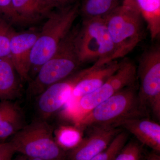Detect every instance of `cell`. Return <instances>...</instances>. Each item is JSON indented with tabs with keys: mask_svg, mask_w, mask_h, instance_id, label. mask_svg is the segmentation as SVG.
I'll return each mask as SVG.
<instances>
[{
	"mask_svg": "<svg viewBox=\"0 0 160 160\" xmlns=\"http://www.w3.org/2000/svg\"><path fill=\"white\" fill-rule=\"evenodd\" d=\"M80 5L77 2L51 11L47 16V20L32 50L30 79L31 77L35 76L41 66L54 54L60 43L71 30L79 14Z\"/></svg>",
	"mask_w": 160,
	"mask_h": 160,
	"instance_id": "obj_1",
	"label": "cell"
},
{
	"mask_svg": "<svg viewBox=\"0 0 160 160\" xmlns=\"http://www.w3.org/2000/svg\"><path fill=\"white\" fill-rule=\"evenodd\" d=\"M78 28H72L54 54L30 80L27 91L29 98L37 97L49 86L66 79L78 71L82 65L75 43Z\"/></svg>",
	"mask_w": 160,
	"mask_h": 160,
	"instance_id": "obj_2",
	"label": "cell"
},
{
	"mask_svg": "<svg viewBox=\"0 0 160 160\" xmlns=\"http://www.w3.org/2000/svg\"><path fill=\"white\" fill-rule=\"evenodd\" d=\"M149 113L138 95L136 85L114 93L86 114L77 127L82 130L96 125H115L127 119L148 117Z\"/></svg>",
	"mask_w": 160,
	"mask_h": 160,
	"instance_id": "obj_3",
	"label": "cell"
},
{
	"mask_svg": "<svg viewBox=\"0 0 160 160\" xmlns=\"http://www.w3.org/2000/svg\"><path fill=\"white\" fill-rule=\"evenodd\" d=\"M103 18L114 45L112 61L126 56L142 41L143 19L135 0L122 1Z\"/></svg>",
	"mask_w": 160,
	"mask_h": 160,
	"instance_id": "obj_4",
	"label": "cell"
},
{
	"mask_svg": "<svg viewBox=\"0 0 160 160\" xmlns=\"http://www.w3.org/2000/svg\"><path fill=\"white\" fill-rule=\"evenodd\" d=\"M54 129L46 120L39 119L26 125L10 141L16 152L27 158L66 160V152L55 140Z\"/></svg>",
	"mask_w": 160,
	"mask_h": 160,
	"instance_id": "obj_5",
	"label": "cell"
},
{
	"mask_svg": "<svg viewBox=\"0 0 160 160\" xmlns=\"http://www.w3.org/2000/svg\"><path fill=\"white\" fill-rule=\"evenodd\" d=\"M75 43L82 65L93 62L100 66L112 61L114 45L103 18L83 20Z\"/></svg>",
	"mask_w": 160,
	"mask_h": 160,
	"instance_id": "obj_6",
	"label": "cell"
},
{
	"mask_svg": "<svg viewBox=\"0 0 160 160\" xmlns=\"http://www.w3.org/2000/svg\"><path fill=\"white\" fill-rule=\"evenodd\" d=\"M138 95L149 114L160 120V47L152 46L141 55L137 67Z\"/></svg>",
	"mask_w": 160,
	"mask_h": 160,
	"instance_id": "obj_7",
	"label": "cell"
},
{
	"mask_svg": "<svg viewBox=\"0 0 160 160\" xmlns=\"http://www.w3.org/2000/svg\"><path fill=\"white\" fill-rule=\"evenodd\" d=\"M93 66L76 72L66 79L49 86L37 97V108L40 119L46 120L61 110L71 95L72 89Z\"/></svg>",
	"mask_w": 160,
	"mask_h": 160,
	"instance_id": "obj_8",
	"label": "cell"
},
{
	"mask_svg": "<svg viewBox=\"0 0 160 160\" xmlns=\"http://www.w3.org/2000/svg\"><path fill=\"white\" fill-rule=\"evenodd\" d=\"M77 147L66 152L67 160H90L106 149L122 129L111 125H96Z\"/></svg>",
	"mask_w": 160,
	"mask_h": 160,
	"instance_id": "obj_9",
	"label": "cell"
},
{
	"mask_svg": "<svg viewBox=\"0 0 160 160\" xmlns=\"http://www.w3.org/2000/svg\"><path fill=\"white\" fill-rule=\"evenodd\" d=\"M39 32L33 30L15 32L9 44L10 57L20 79H30V56Z\"/></svg>",
	"mask_w": 160,
	"mask_h": 160,
	"instance_id": "obj_10",
	"label": "cell"
},
{
	"mask_svg": "<svg viewBox=\"0 0 160 160\" xmlns=\"http://www.w3.org/2000/svg\"><path fill=\"white\" fill-rule=\"evenodd\" d=\"M122 62L116 60L98 66L94 65L91 71L85 75L76 83L66 105H71L85 95L96 90L103 85L121 66Z\"/></svg>",
	"mask_w": 160,
	"mask_h": 160,
	"instance_id": "obj_11",
	"label": "cell"
},
{
	"mask_svg": "<svg viewBox=\"0 0 160 160\" xmlns=\"http://www.w3.org/2000/svg\"><path fill=\"white\" fill-rule=\"evenodd\" d=\"M115 127L123 128L136 138L139 142L153 152H160V125L148 117L132 118L121 121Z\"/></svg>",
	"mask_w": 160,
	"mask_h": 160,
	"instance_id": "obj_12",
	"label": "cell"
},
{
	"mask_svg": "<svg viewBox=\"0 0 160 160\" xmlns=\"http://www.w3.org/2000/svg\"><path fill=\"white\" fill-rule=\"evenodd\" d=\"M24 114L17 104L9 100L0 102V140L13 136L25 126Z\"/></svg>",
	"mask_w": 160,
	"mask_h": 160,
	"instance_id": "obj_13",
	"label": "cell"
},
{
	"mask_svg": "<svg viewBox=\"0 0 160 160\" xmlns=\"http://www.w3.org/2000/svg\"><path fill=\"white\" fill-rule=\"evenodd\" d=\"M10 56L0 58V99L12 100L18 97L20 83Z\"/></svg>",
	"mask_w": 160,
	"mask_h": 160,
	"instance_id": "obj_14",
	"label": "cell"
},
{
	"mask_svg": "<svg viewBox=\"0 0 160 160\" xmlns=\"http://www.w3.org/2000/svg\"><path fill=\"white\" fill-rule=\"evenodd\" d=\"M13 8L25 24L47 17L51 12L44 0H12Z\"/></svg>",
	"mask_w": 160,
	"mask_h": 160,
	"instance_id": "obj_15",
	"label": "cell"
},
{
	"mask_svg": "<svg viewBox=\"0 0 160 160\" xmlns=\"http://www.w3.org/2000/svg\"><path fill=\"white\" fill-rule=\"evenodd\" d=\"M152 40L160 35V0H135Z\"/></svg>",
	"mask_w": 160,
	"mask_h": 160,
	"instance_id": "obj_16",
	"label": "cell"
},
{
	"mask_svg": "<svg viewBox=\"0 0 160 160\" xmlns=\"http://www.w3.org/2000/svg\"><path fill=\"white\" fill-rule=\"evenodd\" d=\"M122 0H82L79 14L83 20L104 18L122 4Z\"/></svg>",
	"mask_w": 160,
	"mask_h": 160,
	"instance_id": "obj_17",
	"label": "cell"
},
{
	"mask_svg": "<svg viewBox=\"0 0 160 160\" xmlns=\"http://www.w3.org/2000/svg\"><path fill=\"white\" fill-rule=\"evenodd\" d=\"M82 130L74 125H61L54 129L53 135L58 146L68 152L77 147L82 141Z\"/></svg>",
	"mask_w": 160,
	"mask_h": 160,
	"instance_id": "obj_18",
	"label": "cell"
},
{
	"mask_svg": "<svg viewBox=\"0 0 160 160\" xmlns=\"http://www.w3.org/2000/svg\"><path fill=\"white\" fill-rule=\"evenodd\" d=\"M128 134L122 130L106 149L90 160H114L127 142Z\"/></svg>",
	"mask_w": 160,
	"mask_h": 160,
	"instance_id": "obj_19",
	"label": "cell"
},
{
	"mask_svg": "<svg viewBox=\"0 0 160 160\" xmlns=\"http://www.w3.org/2000/svg\"><path fill=\"white\" fill-rule=\"evenodd\" d=\"M143 146L131 140L126 143L114 160H144L146 156Z\"/></svg>",
	"mask_w": 160,
	"mask_h": 160,
	"instance_id": "obj_20",
	"label": "cell"
},
{
	"mask_svg": "<svg viewBox=\"0 0 160 160\" xmlns=\"http://www.w3.org/2000/svg\"><path fill=\"white\" fill-rule=\"evenodd\" d=\"M15 32L8 22L0 17V58L10 56L9 44Z\"/></svg>",
	"mask_w": 160,
	"mask_h": 160,
	"instance_id": "obj_21",
	"label": "cell"
},
{
	"mask_svg": "<svg viewBox=\"0 0 160 160\" xmlns=\"http://www.w3.org/2000/svg\"><path fill=\"white\" fill-rule=\"evenodd\" d=\"M0 17L12 24H25L13 8L12 0H0Z\"/></svg>",
	"mask_w": 160,
	"mask_h": 160,
	"instance_id": "obj_22",
	"label": "cell"
},
{
	"mask_svg": "<svg viewBox=\"0 0 160 160\" xmlns=\"http://www.w3.org/2000/svg\"><path fill=\"white\" fill-rule=\"evenodd\" d=\"M15 152V150L11 142H0V160H12Z\"/></svg>",
	"mask_w": 160,
	"mask_h": 160,
	"instance_id": "obj_23",
	"label": "cell"
},
{
	"mask_svg": "<svg viewBox=\"0 0 160 160\" xmlns=\"http://www.w3.org/2000/svg\"><path fill=\"white\" fill-rule=\"evenodd\" d=\"M47 8L50 12L54 9H61L73 5L77 0H44Z\"/></svg>",
	"mask_w": 160,
	"mask_h": 160,
	"instance_id": "obj_24",
	"label": "cell"
},
{
	"mask_svg": "<svg viewBox=\"0 0 160 160\" xmlns=\"http://www.w3.org/2000/svg\"><path fill=\"white\" fill-rule=\"evenodd\" d=\"M146 160H160L159 153L153 152L149 153L146 158Z\"/></svg>",
	"mask_w": 160,
	"mask_h": 160,
	"instance_id": "obj_25",
	"label": "cell"
},
{
	"mask_svg": "<svg viewBox=\"0 0 160 160\" xmlns=\"http://www.w3.org/2000/svg\"><path fill=\"white\" fill-rule=\"evenodd\" d=\"M12 160H28V158L25 157L24 155H20L17 157L15 158Z\"/></svg>",
	"mask_w": 160,
	"mask_h": 160,
	"instance_id": "obj_26",
	"label": "cell"
},
{
	"mask_svg": "<svg viewBox=\"0 0 160 160\" xmlns=\"http://www.w3.org/2000/svg\"><path fill=\"white\" fill-rule=\"evenodd\" d=\"M28 160H44L39 158H28Z\"/></svg>",
	"mask_w": 160,
	"mask_h": 160,
	"instance_id": "obj_27",
	"label": "cell"
},
{
	"mask_svg": "<svg viewBox=\"0 0 160 160\" xmlns=\"http://www.w3.org/2000/svg\"><path fill=\"white\" fill-rule=\"evenodd\" d=\"M126 1V0H122V1Z\"/></svg>",
	"mask_w": 160,
	"mask_h": 160,
	"instance_id": "obj_28",
	"label": "cell"
}]
</instances>
